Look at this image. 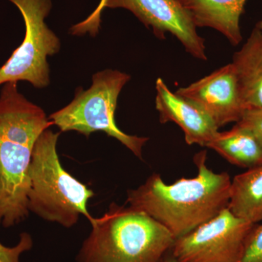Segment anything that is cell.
<instances>
[{"label":"cell","instance_id":"obj_6","mask_svg":"<svg viewBox=\"0 0 262 262\" xmlns=\"http://www.w3.org/2000/svg\"><path fill=\"white\" fill-rule=\"evenodd\" d=\"M18 8L25 24L23 42L0 67V86L26 81L37 89L50 84L48 57L56 54L61 42L48 28L45 19L52 8L51 0H9Z\"/></svg>","mask_w":262,"mask_h":262},{"label":"cell","instance_id":"obj_11","mask_svg":"<svg viewBox=\"0 0 262 262\" xmlns=\"http://www.w3.org/2000/svg\"><path fill=\"white\" fill-rule=\"evenodd\" d=\"M189 12L196 27L223 34L233 46L242 42L241 17L247 0H177Z\"/></svg>","mask_w":262,"mask_h":262},{"label":"cell","instance_id":"obj_2","mask_svg":"<svg viewBox=\"0 0 262 262\" xmlns=\"http://www.w3.org/2000/svg\"><path fill=\"white\" fill-rule=\"evenodd\" d=\"M53 125L42 108L19 92L18 82L0 93V225L9 228L29 215V168L38 138Z\"/></svg>","mask_w":262,"mask_h":262},{"label":"cell","instance_id":"obj_9","mask_svg":"<svg viewBox=\"0 0 262 262\" xmlns=\"http://www.w3.org/2000/svg\"><path fill=\"white\" fill-rule=\"evenodd\" d=\"M176 93L203 108L219 128L238 122L246 111L239 97L232 63L189 85L180 88Z\"/></svg>","mask_w":262,"mask_h":262},{"label":"cell","instance_id":"obj_3","mask_svg":"<svg viewBox=\"0 0 262 262\" xmlns=\"http://www.w3.org/2000/svg\"><path fill=\"white\" fill-rule=\"evenodd\" d=\"M91 225L77 262H163L175 241L168 229L144 212L115 203Z\"/></svg>","mask_w":262,"mask_h":262},{"label":"cell","instance_id":"obj_5","mask_svg":"<svg viewBox=\"0 0 262 262\" xmlns=\"http://www.w3.org/2000/svg\"><path fill=\"white\" fill-rule=\"evenodd\" d=\"M92 80L89 90L79 88L72 102L50 115V121L61 132L76 131L86 137L102 131L142 160L143 147L149 139L125 134L117 127L115 118L119 95L130 76L118 70H105L93 75Z\"/></svg>","mask_w":262,"mask_h":262},{"label":"cell","instance_id":"obj_14","mask_svg":"<svg viewBox=\"0 0 262 262\" xmlns=\"http://www.w3.org/2000/svg\"><path fill=\"white\" fill-rule=\"evenodd\" d=\"M207 147L214 150L232 165L250 169L262 165V147L250 131L234 125L220 132Z\"/></svg>","mask_w":262,"mask_h":262},{"label":"cell","instance_id":"obj_19","mask_svg":"<svg viewBox=\"0 0 262 262\" xmlns=\"http://www.w3.org/2000/svg\"><path fill=\"white\" fill-rule=\"evenodd\" d=\"M256 27L259 29V31L261 32L262 34V20H260V21H258V23L256 24Z\"/></svg>","mask_w":262,"mask_h":262},{"label":"cell","instance_id":"obj_17","mask_svg":"<svg viewBox=\"0 0 262 262\" xmlns=\"http://www.w3.org/2000/svg\"><path fill=\"white\" fill-rule=\"evenodd\" d=\"M235 124L250 131L262 147V108L246 110Z\"/></svg>","mask_w":262,"mask_h":262},{"label":"cell","instance_id":"obj_18","mask_svg":"<svg viewBox=\"0 0 262 262\" xmlns=\"http://www.w3.org/2000/svg\"><path fill=\"white\" fill-rule=\"evenodd\" d=\"M163 262H180L173 255L171 254V253H169L168 255H167L166 257L164 259Z\"/></svg>","mask_w":262,"mask_h":262},{"label":"cell","instance_id":"obj_7","mask_svg":"<svg viewBox=\"0 0 262 262\" xmlns=\"http://www.w3.org/2000/svg\"><path fill=\"white\" fill-rule=\"evenodd\" d=\"M130 10L155 36L165 39L170 33L182 43L187 53L196 59L206 61L205 39L196 32L195 24L185 8L177 0H101L96 10L83 21L70 29L73 35L89 33L96 36L99 30L101 13L104 8Z\"/></svg>","mask_w":262,"mask_h":262},{"label":"cell","instance_id":"obj_4","mask_svg":"<svg viewBox=\"0 0 262 262\" xmlns=\"http://www.w3.org/2000/svg\"><path fill=\"white\" fill-rule=\"evenodd\" d=\"M59 135L48 129L34 145L29 168L28 209L42 220L71 228L80 215L90 223L94 220L88 205L94 192L62 166L57 152Z\"/></svg>","mask_w":262,"mask_h":262},{"label":"cell","instance_id":"obj_1","mask_svg":"<svg viewBox=\"0 0 262 262\" xmlns=\"http://www.w3.org/2000/svg\"><path fill=\"white\" fill-rule=\"evenodd\" d=\"M207 153L194 157L198 174L171 184L155 173L144 184L127 192V203L165 227L177 239L208 222L228 206L231 179L206 165Z\"/></svg>","mask_w":262,"mask_h":262},{"label":"cell","instance_id":"obj_12","mask_svg":"<svg viewBox=\"0 0 262 262\" xmlns=\"http://www.w3.org/2000/svg\"><path fill=\"white\" fill-rule=\"evenodd\" d=\"M232 64L245 110L262 108V34L257 27L234 53Z\"/></svg>","mask_w":262,"mask_h":262},{"label":"cell","instance_id":"obj_16","mask_svg":"<svg viewBox=\"0 0 262 262\" xmlns=\"http://www.w3.org/2000/svg\"><path fill=\"white\" fill-rule=\"evenodd\" d=\"M32 236L27 232H22L16 246L7 247L0 244V262H20V255L32 249Z\"/></svg>","mask_w":262,"mask_h":262},{"label":"cell","instance_id":"obj_15","mask_svg":"<svg viewBox=\"0 0 262 262\" xmlns=\"http://www.w3.org/2000/svg\"><path fill=\"white\" fill-rule=\"evenodd\" d=\"M239 262H262V224H256L250 234Z\"/></svg>","mask_w":262,"mask_h":262},{"label":"cell","instance_id":"obj_13","mask_svg":"<svg viewBox=\"0 0 262 262\" xmlns=\"http://www.w3.org/2000/svg\"><path fill=\"white\" fill-rule=\"evenodd\" d=\"M227 208L251 223L262 222V165L234 177Z\"/></svg>","mask_w":262,"mask_h":262},{"label":"cell","instance_id":"obj_8","mask_svg":"<svg viewBox=\"0 0 262 262\" xmlns=\"http://www.w3.org/2000/svg\"><path fill=\"white\" fill-rule=\"evenodd\" d=\"M256 225L238 218L226 208L176 239L170 253L180 262H239Z\"/></svg>","mask_w":262,"mask_h":262},{"label":"cell","instance_id":"obj_10","mask_svg":"<svg viewBox=\"0 0 262 262\" xmlns=\"http://www.w3.org/2000/svg\"><path fill=\"white\" fill-rule=\"evenodd\" d=\"M155 106L161 123L178 125L189 145L206 146L219 133V127L201 107L187 98L172 92L163 80L156 81Z\"/></svg>","mask_w":262,"mask_h":262}]
</instances>
